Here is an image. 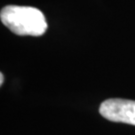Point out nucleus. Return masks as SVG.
Instances as JSON below:
<instances>
[{
	"label": "nucleus",
	"instance_id": "1",
	"mask_svg": "<svg viewBox=\"0 0 135 135\" xmlns=\"http://www.w3.org/2000/svg\"><path fill=\"white\" fill-rule=\"evenodd\" d=\"M1 22L13 33L21 36H40L47 30L44 14L30 6L8 5L1 10Z\"/></svg>",
	"mask_w": 135,
	"mask_h": 135
},
{
	"label": "nucleus",
	"instance_id": "2",
	"mask_svg": "<svg viewBox=\"0 0 135 135\" xmlns=\"http://www.w3.org/2000/svg\"><path fill=\"white\" fill-rule=\"evenodd\" d=\"M99 112L104 118L114 122L135 125V101L111 98L103 101Z\"/></svg>",
	"mask_w": 135,
	"mask_h": 135
},
{
	"label": "nucleus",
	"instance_id": "3",
	"mask_svg": "<svg viewBox=\"0 0 135 135\" xmlns=\"http://www.w3.org/2000/svg\"><path fill=\"white\" fill-rule=\"evenodd\" d=\"M0 84H3V73H0Z\"/></svg>",
	"mask_w": 135,
	"mask_h": 135
}]
</instances>
